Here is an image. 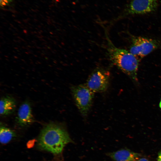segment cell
Returning <instances> with one entry per match:
<instances>
[{
    "mask_svg": "<svg viewBox=\"0 0 161 161\" xmlns=\"http://www.w3.org/2000/svg\"><path fill=\"white\" fill-rule=\"evenodd\" d=\"M16 136L13 130L3 126H1L0 129V140L2 144H5L10 142Z\"/></svg>",
    "mask_w": 161,
    "mask_h": 161,
    "instance_id": "cell-10",
    "label": "cell"
},
{
    "mask_svg": "<svg viewBox=\"0 0 161 161\" xmlns=\"http://www.w3.org/2000/svg\"><path fill=\"white\" fill-rule=\"evenodd\" d=\"M108 57L112 64L116 66L132 80L137 81L139 60L129 51L116 47L106 31Z\"/></svg>",
    "mask_w": 161,
    "mask_h": 161,
    "instance_id": "cell-1",
    "label": "cell"
},
{
    "mask_svg": "<svg viewBox=\"0 0 161 161\" xmlns=\"http://www.w3.org/2000/svg\"><path fill=\"white\" fill-rule=\"evenodd\" d=\"M109 156L114 161H137L140 155L127 149H122L110 153Z\"/></svg>",
    "mask_w": 161,
    "mask_h": 161,
    "instance_id": "cell-8",
    "label": "cell"
},
{
    "mask_svg": "<svg viewBox=\"0 0 161 161\" xmlns=\"http://www.w3.org/2000/svg\"><path fill=\"white\" fill-rule=\"evenodd\" d=\"M72 142L68 132L63 128L53 123L46 126L38 138V144L42 149L55 154L61 153L65 146Z\"/></svg>",
    "mask_w": 161,
    "mask_h": 161,
    "instance_id": "cell-2",
    "label": "cell"
},
{
    "mask_svg": "<svg viewBox=\"0 0 161 161\" xmlns=\"http://www.w3.org/2000/svg\"><path fill=\"white\" fill-rule=\"evenodd\" d=\"M159 106L160 108L161 109V100L159 103Z\"/></svg>",
    "mask_w": 161,
    "mask_h": 161,
    "instance_id": "cell-14",
    "label": "cell"
},
{
    "mask_svg": "<svg viewBox=\"0 0 161 161\" xmlns=\"http://www.w3.org/2000/svg\"><path fill=\"white\" fill-rule=\"evenodd\" d=\"M158 0H131L127 9L128 14H143L156 9Z\"/></svg>",
    "mask_w": 161,
    "mask_h": 161,
    "instance_id": "cell-6",
    "label": "cell"
},
{
    "mask_svg": "<svg viewBox=\"0 0 161 161\" xmlns=\"http://www.w3.org/2000/svg\"><path fill=\"white\" fill-rule=\"evenodd\" d=\"M131 42L129 51L139 59L161 47L160 41L141 36H131Z\"/></svg>",
    "mask_w": 161,
    "mask_h": 161,
    "instance_id": "cell-4",
    "label": "cell"
},
{
    "mask_svg": "<svg viewBox=\"0 0 161 161\" xmlns=\"http://www.w3.org/2000/svg\"><path fill=\"white\" fill-rule=\"evenodd\" d=\"M110 76L109 71L97 67L89 76L85 84L94 93L104 92L109 86Z\"/></svg>",
    "mask_w": 161,
    "mask_h": 161,
    "instance_id": "cell-5",
    "label": "cell"
},
{
    "mask_svg": "<svg viewBox=\"0 0 161 161\" xmlns=\"http://www.w3.org/2000/svg\"><path fill=\"white\" fill-rule=\"evenodd\" d=\"M34 121L30 104L27 102L23 103L18 110L17 117L18 123L21 126H26L31 124Z\"/></svg>",
    "mask_w": 161,
    "mask_h": 161,
    "instance_id": "cell-7",
    "label": "cell"
},
{
    "mask_svg": "<svg viewBox=\"0 0 161 161\" xmlns=\"http://www.w3.org/2000/svg\"><path fill=\"white\" fill-rule=\"evenodd\" d=\"M16 107V102L12 97L9 96L3 97L0 101V115L6 116L12 113Z\"/></svg>",
    "mask_w": 161,
    "mask_h": 161,
    "instance_id": "cell-9",
    "label": "cell"
},
{
    "mask_svg": "<svg viewBox=\"0 0 161 161\" xmlns=\"http://www.w3.org/2000/svg\"><path fill=\"white\" fill-rule=\"evenodd\" d=\"M157 161H161V150L158 153Z\"/></svg>",
    "mask_w": 161,
    "mask_h": 161,
    "instance_id": "cell-12",
    "label": "cell"
},
{
    "mask_svg": "<svg viewBox=\"0 0 161 161\" xmlns=\"http://www.w3.org/2000/svg\"><path fill=\"white\" fill-rule=\"evenodd\" d=\"M71 90L79 112L83 117L86 116L92 106L94 93L85 84L73 86Z\"/></svg>",
    "mask_w": 161,
    "mask_h": 161,
    "instance_id": "cell-3",
    "label": "cell"
},
{
    "mask_svg": "<svg viewBox=\"0 0 161 161\" xmlns=\"http://www.w3.org/2000/svg\"><path fill=\"white\" fill-rule=\"evenodd\" d=\"M12 0H0L1 6L3 7L9 4Z\"/></svg>",
    "mask_w": 161,
    "mask_h": 161,
    "instance_id": "cell-11",
    "label": "cell"
},
{
    "mask_svg": "<svg viewBox=\"0 0 161 161\" xmlns=\"http://www.w3.org/2000/svg\"><path fill=\"white\" fill-rule=\"evenodd\" d=\"M137 161H150L146 158H141L139 159Z\"/></svg>",
    "mask_w": 161,
    "mask_h": 161,
    "instance_id": "cell-13",
    "label": "cell"
}]
</instances>
